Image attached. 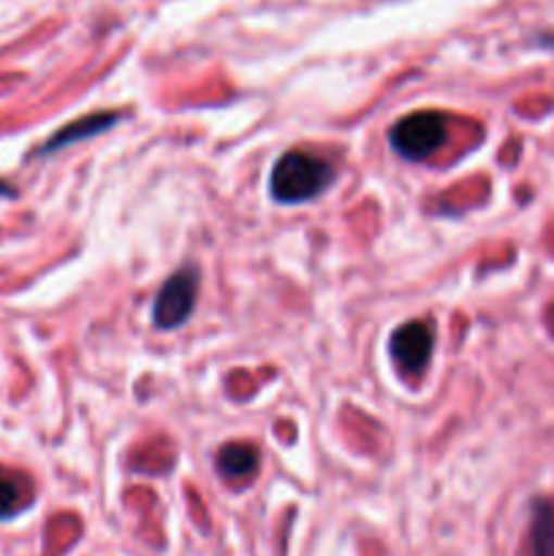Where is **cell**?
<instances>
[{
	"label": "cell",
	"instance_id": "6da1fadb",
	"mask_svg": "<svg viewBox=\"0 0 554 556\" xmlns=\"http://www.w3.org/2000/svg\"><path fill=\"white\" fill-rule=\"evenodd\" d=\"M335 182V168L326 157L307 150H291L275 163L269 190L280 204H302Z\"/></svg>",
	"mask_w": 554,
	"mask_h": 556
},
{
	"label": "cell",
	"instance_id": "7a4b0ae2",
	"mask_svg": "<svg viewBox=\"0 0 554 556\" xmlns=\"http://www.w3.org/2000/svg\"><path fill=\"white\" fill-rule=\"evenodd\" d=\"M449 139V123L440 112H413L391 128L389 141L396 155L407 161H427Z\"/></svg>",
	"mask_w": 554,
	"mask_h": 556
},
{
	"label": "cell",
	"instance_id": "3957f363",
	"mask_svg": "<svg viewBox=\"0 0 554 556\" xmlns=\"http://www.w3.org/2000/svg\"><path fill=\"white\" fill-rule=\"evenodd\" d=\"M196 296H199V269L193 264L182 266L174 271L155 296V307H152V320L158 329H177L185 324L196 307Z\"/></svg>",
	"mask_w": 554,
	"mask_h": 556
},
{
	"label": "cell",
	"instance_id": "277c9868",
	"mask_svg": "<svg viewBox=\"0 0 554 556\" xmlns=\"http://www.w3.org/2000/svg\"><path fill=\"white\" fill-rule=\"evenodd\" d=\"M432 324H427V320H411V324L400 326V329L391 334L389 351L396 369H400L402 375L416 378V375H421L424 369H427L429 358H432Z\"/></svg>",
	"mask_w": 554,
	"mask_h": 556
},
{
	"label": "cell",
	"instance_id": "5b68a950",
	"mask_svg": "<svg viewBox=\"0 0 554 556\" xmlns=\"http://www.w3.org/2000/svg\"><path fill=\"white\" fill-rule=\"evenodd\" d=\"M530 556H554V503L552 500H532L530 505V535H527Z\"/></svg>",
	"mask_w": 554,
	"mask_h": 556
},
{
	"label": "cell",
	"instance_id": "8992f818",
	"mask_svg": "<svg viewBox=\"0 0 554 556\" xmlns=\"http://www.w3.org/2000/svg\"><path fill=\"white\" fill-rule=\"evenodd\" d=\"M259 451L248 443H228L217 454V472L226 481H250L259 472Z\"/></svg>",
	"mask_w": 554,
	"mask_h": 556
},
{
	"label": "cell",
	"instance_id": "52a82bcc",
	"mask_svg": "<svg viewBox=\"0 0 554 556\" xmlns=\"http://www.w3.org/2000/svg\"><path fill=\"white\" fill-rule=\"evenodd\" d=\"M119 114L117 112H106V114H90V117L85 119H76V123L65 125V128H60L58 134L52 136V139L47 141V144L41 147V152L47 155V152H54V150H63V147L74 144V141H81V139H90V136L101 134V130H106L109 125L117 123Z\"/></svg>",
	"mask_w": 554,
	"mask_h": 556
},
{
	"label": "cell",
	"instance_id": "ba28073f",
	"mask_svg": "<svg viewBox=\"0 0 554 556\" xmlns=\"http://www.w3.org/2000/svg\"><path fill=\"white\" fill-rule=\"evenodd\" d=\"M33 500V483L25 472L0 467V519L22 514Z\"/></svg>",
	"mask_w": 554,
	"mask_h": 556
},
{
	"label": "cell",
	"instance_id": "9c48e42d",
	"mask_svg": "<svg viewBox=\"0 0 554 556\" xmlns=\"http://www.w3.org/2000/svg\"><path fill=\"white\" fill-rule=\"evenodd\" d=\"M0 195H11V188H9V185L0 182Z\"/></svg>",
	"mask_w": 554,
	"mask_h": 556
}]
</instances>
